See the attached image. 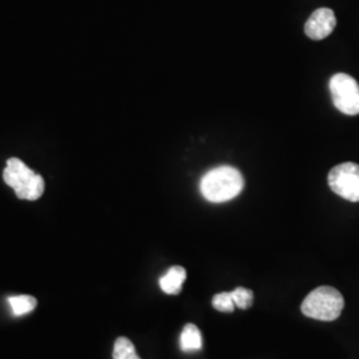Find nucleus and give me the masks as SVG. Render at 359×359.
Wrapping results in <instances>:
<instances>
[{
	"label": "nucleus",
	"instance_id": "obj_1",
	"mask_svg": "<svg viewBox=\"0 0 359 359\" xmlns=\"http://www.w3.org/2000/svg\"><path fill=\"white\" fill-rule=\"evenodd\" d=\"M241 172L234 167L221 165L213 168L200 181V192L209 203L221 204L231 201L244 189Z\"/></svg>",
	"mask_w": 359,
	"mask_h": 359
},
{
	"label": "nucleus",
	"instance_id": "obj_2",
	"mask_svg": "<svg viewBox=\"0 0 359 359\" xmlns=\"http://www.w3.org/2000/svg\"><path fill=\"white\" fill-rule=\"evenodd\" d=\"M3 179L20 200L36 201L43 196L46 188L44 179L16 157L7 161V167L3 170Z\"/></svg>",
	"mask_w": 359,
	"mask_h": 359
},
{
	"label": "nucleus",
	"instance_id": "obj_3",
	"mask_svg": "<svg viewBox=\"0 0 359 359\" xmlns=\"http://www.w3.org/2000/svg\"><path fill=\"white\" fill-rule=\"evenodd\" d=\"M345 308V299L332 286H320L306 295L302 302V313L313 320L335 321Z\"/></svg>",
	"mask_w": 359,
	"mask_h": 359
},
{
	"label": "nucleus",
	"instance_id": "obj_4",
	"mask_svg": "<svg viewBox=\"0 0 359 359\" xmlns=\"http://www.w3.org/2000/svg\"><path fill=\"white\" fill-rule=\"evenodd\" d=\"M334 107L348 116L359 115V84L347 74H335L329 83Z\"/></svg>",
	"mask_w": 359,
	"mask_h": 359
},
{
	"label": "nucleus",
	"instance_id": "obj_5",
	"mask_svg": "<svg viewBox=\"0 0 359 359\" xmlns=\"http://www.w3.org/2000/svg\"><path fill=\"white\" fill-rule=\"evenodd\" d=\"M330 189L351 203H359V165L344 163L334 167L327 176Z\"/></svg>",
	"mask_w": 359,
	"mask_h": 359
},
{
	"label": "nucleus",
	"instance_id": "obj_6",
	"mask_svg": "<svg viewBox=\"0 0 359 359\" xmlns=\"http://www.w3.org/2000/svg\"><path fill=\"white\" fill-rule=\"evenodd\" d=\"M337 26V19L333 10L322 7L310 15L305 25V34L311 40H323L332 35Z\"/></svg>",
	"mask_w": 359,
	"mask_h": 359
},
{
	"label": "nucleus",
	"instance_id": "obj_7",
	"mask_svg": "<svg viewBox=\"0 0 359 359\" xmlns=\"http://www.w3.org/2000/svg\"><path fill=\"white\" fill-rule=\"evenodd\" d=\"M187 278V270L182 266H172L167 273L160 278V287L167 294H179L182 289V283Z\"/></svg>",
	"mask_w": 359,
	"mask_h": 359
},
{
	"label": "nucleus",
	"instance_id": "obj_8",
	"mask_svg": "<svg viewBox=\"0 0 359 359\" xmlns=\"http://www.w3.org/2000/svg\"><path fill=\"white\" fill-rule=\"evenodd\" d=\"M180 346L185 353L197 351L203 347V335L198 327L193 323H187L181 337H180Z\"/></svg>",
	"mask_w": 359,
	"mask_h": 359
},
{
	"label": "nucleus",
	"instance_id": "obj_9",
	"mask_svg": "<svg viewBox=\"0 0 359 359\" xmlns=\"http://www.w3.org/2000/svg\"><path fill=\"white\" fill-rule=\"evenodd\" d=\"M8 302H10L13 316L16 317H22L34 311L38 305L36 298L32 295H13L8 298Z\"/></svg>",
	"mask_w": 359,
	"mask_h": 359
},
{
	"label": "nucleus",
	"instance_id": "obj_10",
	"mask_svg": "<svg viewBox=\"0 0 359 359\" xmlns=\"http://www.w3.org/2000/svg\"><path fill=\"white\" fill-rule=\"evenodd\" d=\"M114 359H142L136 350L135 345L126 337L117 338L114 346Z\"/></svg>",
	"mask_w": 359,
	"mask_h": 359
},
{
	"label": "nucleus",
	"instance_id": "obj_11",
	"mask_svg": "<svg viewBox=\"0 0 359 359\" xmlns=\"http://www.w3.org/2000/svg\"><path fill=\"white\" fill-rule=\"evenodd\" d=\"M231 293V297H233V301H234V305H236L237 308L246 310V309H249L253 305L255 295H253V292H252L250 289L237 287V289H234Z\"/></svg>",
	"mask_w": 359,
	"mask_h": 359
},
{
	"label": "nucleus",
	"instance_id": "obj_12",
	"mask_svg": "<svg viewBox=\"0 0 359 359\" xmlns=\"http://www.w3.org/2000/svg\"><path fill=\"white\" fill-rule=\"evenodd\" d=\"M212 305L216 310L222 311V313H231L236 309L231 293H228V292L226 293H218V294L215 295L213 301H212Z\"/></svg>",
	"mask_w": 359,
	"mask_h": 359
}]
</instances>
